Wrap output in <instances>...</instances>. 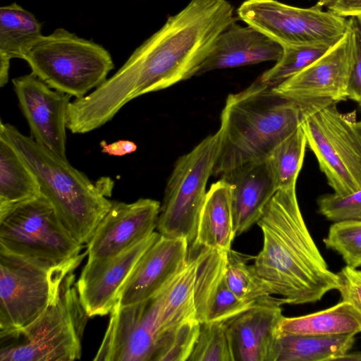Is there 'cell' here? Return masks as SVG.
<instances>
[{
	"instance_id": "20",
	"label": "cell",
	"mask_w": 361,
	"mask_h": 361,
	"mask_svg": "<svg viewBox=\"0 0 361 361\" xmlns=\"http://www.w3.org/2000/svg\"><path fill=\"white\" fill-rule=\"evenodd\" d=\"M283 52L281 45L255 28L242 26L235 20L219 35L196 76L214 70L276 62Z\"/></svg>"
},
{
	"instance_id": "9",
	"label": "cell",
	"mask_w": 361,
	"mask_h": 361,
	"mask_svg": "<svg viewBox=\"0 0 361 361\" xmlns=\"http://www.w3.org/2000/svg\"><path fill=\"white\" fill-rule=\"evenodd\" d=\"M87 254L46 267L0 250V334L26 326L58 296L62 282Z\"/></svg>"
},
{
	"instance_id": "22",
	"label": "cell",
	"mask_w": 361,
	"mask_h": 361,
	"mask_svg": "<svg viewBox=\"0 0 361 361\" xmlns=\"http://www.w3.org/2000/svg\"><path fill=\"white\" fill-rule=\"evenodd\" d=\"M195 274V257H188L183 267L167 286L158 316L159 342L156 361H161L179 327L186 322L196 319Z\"/></svg>"
},
{
	"instance_id": "34",
	"label": "cell",
	"mask_w": 361,
	"mask_h": 361,
	"mask_svg": "<svg viewBox=\"0 0 361 361\" xmlns=\"http://www.w3.org/2000/svg\"><path fill=\"white\" fill-rule=\"evenodd\" d=\"M348 30L352 37V63L348 99L361 103V14L350 17Z\"/></svg>"
},
{
	"instance_id": "39",
	"label": "cell",
	"mask_w": 361,
	"mask_h": 361,
	"mask_svg": "<svg viewBox=\"0 0 361 361\" xmlns=\"http://www.w3.org/2000/svg\"><path fill=\"white\" fill-rule=\"evenodd\" d=\"M335 0H317V3L319 5L322 6H329Z\"/></svg>"
},
{
	"instance_id": "10",
	"label": "cell",
	"mask_w": 361,
	"mask_h": 361,
	"mask_svg": "<svg viewBox=\"0 0 361 361\" xmlns=\"http://www.w3.org/2000/svg\"><path fill=\"white\" fill-rule=\"evenodd\" d=\"M220 133L203 139L176 161L168 180L157 228L160 235L194 241L209 178L218 155Z\"/></svg>"
},
{
	"instance_id": "33",
	"label": "cell",
	"mask_w": 361,
	"mask_h": 361,
	"mask_svg": "<svg viewBox=\"0 0 361 361\" xmlns=\"http://www.w3.org/2000/svg\"><path fill=\"white\" fill-rule=\"evenodd\" d=\"M318 212L334 222L361 220V190L348 193L320 195Z\"/></svg>"
},
{
	"instance_id": "3",
	"label": "cell",
	"mask_w": 361,
	"mask_h": 361,
	"mask_svg": "<svg viewBox=\"0 0 361 361\" xmlns=\"http://www.w3.org/2000/svg\"><path fill=\"white\" fill-rule=\"evenodd\" d=\"M300 106L259 79L230 94L221 114L220 142L212 174L219 178L265 162L301 121Z\"/></svg>"
},
{
	"instance_id": "28",
	"label": "cell",
	"mask_w": 361,
	"mask_h": 361,
	"mask_svg": "<svg viewBox=\"0 0 361 361\" xmlns=\"http://www.w3.org/2000/svg\"><path fill=\"white\" fill-rule=\"evenodd\" d=\"M306 147V137L300 126L271 152L266 164L277 190L296 185Z\"/></svg>"
},
{
	"instance_id": "7",
	"label": "cell",
	"mask_w": 361,
	"mask_h": 361,
	"mask_svg": "<svg viewBox=\"0 0 361 361\" xmlns=\"http://www.w3.org/2000/svg\"><path fill=\"white\" fill-rule=\"evenodd\" d=\"M82 247L42 193L0 210V250L54 267L78 258Z\"/></svg>"
},
{
	"instance_id": "38",
	"label": "cell",
	"mask_w": 361,
	"mask_h": 361,
	"mask_svg": "<svg viewBox=\"0 0 361 361\" xmlns=\"http://www.w3.org/2000/svg\"><path fill=\"white\" fill-rule=\"evenodd\" d=\"M338 361H361V351L348 353L341 357Z\"/></svg>"
},
{
	"instance_id": "31",
	"label": "cell",
	"mask_w": 361,
	"mask_h": 361,
	"mask_svg": "<svg viewBox=\"0 0 361 361\" xmlns=\"http://www.w3.org/2000/svg\"><path fill=\"white\" fill-rule=\"evenodd\" d=\"M187 361H233L223 322H204Z\"/></svg>"
},
{
	"instance_id": "21",
	"label": "cell",
	"mask_w": 361,
	"mask_h": 361,
	"mask_svg": "<svg viewBox=\"0 0 361 361\" xmlns=\"http://www.w3.org/2000/svg\"><path fill=\"white\" fill-rule=\"evenodd\" d=\"M221 178L232 186L233 226L237 236L258 221L278 190L266 161L240 167Z\"/></svg>"
},
{
	"instance_id": "15",
	"label": "cell",
	"mask_w": 361,
	"mask_h": 361,
	"mask_svg": "<svg viewBox=\"0 0 361 361\" xmlns=\"http://www.w3.org/2000/svg\"><path fill=\"white\" fill-rule=\"evenodd\" d=\"M160 207L159 202L149 198L113 201L87 243V259L117 255L149 237L157 228Z\"/></svg>"
},
{
	"instance_id": "26",
	"label": "cell",
	"mask_w": 361,
	"mask_h": 361,
	"mask_svg": "<svg viewBox=\"0 0 361 361\" xmlns=\"http://www.w3.org/2000/svg\"><path fill=\"white\" fill-rule=\"evenodd\" d=\"M277 331L307 336L356 335L361 332V314L350 303L341 300L312 314L295 317L283 316Z\"/></svg>"
},
{
	"instance_id": "6",
	"label": "cell",
	"mask_w": 361,
	"mask_h": 361,
	"mask_svg": "<svg viewBox=\"0 0 361 361\" xmlns=\"http://www.w3.org/2000/svg\"><path fill=\"white\" fill-rule=\"evenodd\" d=\"M23 59L31 73L50 87L75 99L105 82L114 67L104 47L64 28L42 35L28 47Z\"/></svg>"
},
{
	"instance_id": "17",
	"label": "cell",
	"mask_w": 361,
	"mask_h": 361,
	"mask_svg": "<svg viewBox=\"0 0 361 361\" xmlns=\"http://www.w3.org/2000/svg\"><path fill=\"white\" fill-rule=\"evenodd\" d=\"M188 245L185 238L160 235L140 257L120 288L116 305L135 304L159 292L185 265Z\"/></svg>"
},
{
	"instance_id": "25",
	"label": "cell",
	"mask_w": 361,
	"mask_h": 361,
	"mask_svg": "<svg viewBox=\"0 0 361 361\" xmlns=\"http://www.w3.org/2000/svg\"><path fill=\"white\" fill-rule=\"evenodd\" d=\"M42 25L35 16L16 3L0 8V87L8 80L10 61L24 55L42 35Z\"/></svg>"
},
{
	"instance_id": "12",
	"label": "cell",
	"mask_w": 361,
	"mask_h": 361,
	"mask_svg": "<svg viewBox=\"0 0 361 361\" xmlns=\"http://www.w3.org/2000/svg\"><path fill=\"white\" fill-rule=\"evenodd\" d=\"M351 63L352 37L348 30L324 55L272 88L297 104L301 112L317 110L348 99Z\"/></svg>"
},
{
	"instance_id": "27",
	"label": "cell",
	"mask_w": 361,
	"mask_h": 361,
	"mask_svg": "<svg viewBox=\"0 0 361 361\" xmlns=\"http://www.w3.org/2000/svg\"><path fill=\"white\" fill-rule=\"evenodd\" d=\"M38 180L14 147L0 135V210L37 197Z\"/></svg>"
},
{
	"instance_id": "16",
	"label": "cell",
	"mask_w": 361,
	"mask_h": 361,
	"mask_svg": "<svg viewBox=\"0 0 361 361\" xmlns=\"http://www.w3.org/2000/svg\"><path fill=\"white\" fill-rule=\"evenodd\" d=\"M159 232L110 257L87 259L75 282L80 302L89 317L104 316L117 304L118 292L145 252L158 239Z\"/></svg>"
},
{
	"instance_id": "23",
	"label": "cell",
	"mask_w": 361,
	"mask_h": 361,
	"mask_svg": "<svg viewBox=\"0 0 361 361\" xmlns=\"http://www.w3.org/2000/svg\"><path fill=\"white\" fill-rule=\"evenodd\" d=\"M231 184L224 179L214 183L207 192L193 246L228 252L235 237L231 211Z\"/></svg>"
},
{
	"instance_id": "40",
	"label": "cell",
	"mask_w": 361,
	"mask_h": 361,
	"mask_svg": "<svg viewBox=\"0 0 361 361\" xmlns=\"http://www.w3.org/2000/svg\"><path fill=\"white\" fill-rule=\"evenodd\" d=\"M358 105H359L360 109V110H361V103H360V104H359Z\"/></svg>"
},
{
	"instance_id": "19",
	"label": "cell",
	"mask_w": 361,
	"mask_h": 361,
	"mask_svg": "<svg viewBox=\"0 0 361 361\" xmlns=\"http://www.w3.org/2000/svg\"><path fill=\"white\" fill-rule=\"evenodd\" d=\"M279 299L259 301L222 322L233 361H269L277 326L283 317Z\"/></svg>"
},
{
	"instance_id": "5",
	"label": "cell",
	"mask_w": 361,
	"mask_h": 361,
	"mask_svg": "<svg viewBox=\"0 0 361 361\" xmlns=\"http://www.w3.org/2000/svg\"><path fill=\"white\" fill-rule=\"evenodd\" d=\"M75 274L64 278L56 298L32 322L0 334V361H72L81 357L87 318Z\"/></svg>"
},
{
	"instance_id": "32",
	"label": "cell",
	"mask_w": 361,
	"mask_h": 361,
	"mask_svg": "<svg viewBox=\"0 0 361 361\" xmlns=\"http://www.w3.org/2000/svg\"><path fill=\"white\" fill-rule=\"evenodd\" d=\"M324 243L337 252L346 265L361 267V220L334 222Z\"/></svg>"
},
{
	"instance_id": "24",
	"label": "cell",
	"mask_w": 361,
	"mask_h": 361,
	"mask_svg": "<svg viewBox=\"0 0 361 361\" xmlns=\"http://www.w3.org/2000/svg\"><path fill=\"white\" fill-rule=\"evenodd\" d=\"M355 336H307L276 331L269 361H338L352 348Z\"/></svg>"
},
{
	"instance_id": "36",
	"label": "cell",
	"mask_w": 361,
	"mask_h": 361,
	"mask_svg": "<svg viewBox=\"0 0 361 361\" xmlns=\"http://www.w3.org/2000/svg\"><path fill=\"white\" fill-rule=\"evenodd\" d=\"M329 10L343 17L361 14V0H335Z\"/></svg>"
},
{
	"instance_id": "4",
	"label": "cell",
	"mask_w": 361,
	"mask_h": 361,
	"mask_svg": "<svg viewBox=\"0 0 361 361\" xmlns=\"http://www.w3.org/2000/svg\"><path fill=\"white\" fill-rule=\"evenodd\" d=\"M0 135L18 152L36 176L64 228L80 244L87 243L112 202L111 189L99 186L84 173L16 127L0 122Z\"/></svg>"
},
{
	"instance_id": "14",
	"label": "cell",
	"mask_w": 361,
	"mask_h": 361,
	"mask_svg": "<svg viewBox=\"0 0 361 361\" xmlns=\"http://www.w3.org/2000/svg\"><path fill=\"white\" fill-rule=\"evenodd\" d=\"M12 82L31 137L67 159L66 129L71 96L52 89L32 73L15 78Z\"/></svg>"
},
{
	"instance_id": "18",
	"label": "cell",
	"mask_w": 361,
	"mask_h": 361,
	"mask_svg": "<svg viewBox=\"0 0 361 361\" xmlns=\"http://www.w3.org/2000/svg\"><path fill=\"white\" fill-rule=\"evenodd\" d=\"M226 255L227 252L203 247L195 256L194 300L196 319L200 324L224 322L256 303L240 299L227 286Z\"/></svg>"
},
{
	"instance_id": "8",
	"label": "cell",
	"mask_w": 361,
	"mask_h": 361,
	"mask_svg": "<svg viewBox=\"0 0 361 361\" xmlns=\"http://www.w3.org/2000/svg\"><path fill=\"white\" fill-rule=\"evenodd\" d=\"M301 114L307 146L334 192L361 190V119L356 111L342 113L334 104Z\"/></svg>"
},
{
	"instance_id": "11",
	"label": "cell",
	"mask_w": 361,
	"mask_h": 361,
	"mask_svg": "<svg viewBox=\"0 0 361 361\" xmlns=\"http://www.w3.org/2000/svg\"><path fill=\"white\" fill-rule=\"evenodd\" d=\"M317 4L300 8L277 0H245L237 8L240 20L280 45L333 47L348 30V20Z\"/></svg>"
},
{
	"instance_id": "1",
	"label": "cell",
	"mask_w": 361,
	"mask_h": 361,
	"mask_svg": "<svg viewBox=\"0 0 361 361\" xmlns=\"http://www.w3.org/2000/svg\"><path fill=\"white\" fill-rule=\"evenodd\" d=\"M227 0H190L130 56L113 76L71 102L69 116L82 133L109 121L128 102L196 74L219 35L235 18Z\"/></svg>"
},
{
	"instance_id": "30",
	"label": "cell",
	"mask_w": 361,
	"mask_h": 361,
	"mask_svg": "<svg viewBox=\"0 0 361 361\" xmlns=\"http://www.w3.org/2000/svg\"><path fill=\"white\" fill-rule=\"evenodd\" d=\"M224 279L231 291L244 301L255 303L272 298L252 266L247 265L245 259L231 249L227 252Z\"/></svg>"
},
{
	"instance_id": "2",
	"label": "cell",
	"mask_w": 361,
	"mask_h": 361,
	"mask_svg": "<svg viewBox=\"0 0 361 361\" xmlns=\"http://www.w3.org/2000/svg\"><path fill=\"white\" fill-rule=\"evenodd\" d=\"M295 188L278 190L257 222L264 241L252 268L281 305L317 302L339 285L306 226Z\"/></svg>"
},
{
	"instance_id": "13",
	"label": "cell",
	"mask_w": 361,
	"mask_h": 361,
	"mask_svg": "<svg viewBox=\"0 0 361 361\" xmlns=\"http://www.w3.org/2000/svg\"><path fill=\"white\" fill-rule=\"evenodd\" d=\"M169 283L147 300L114 307L94 360L156 361L158 316Z\"/></svg>"
},
{
	"instance_id": "37",
	"label": "cell",
	"mask_w": 361,
	"mask_h": 361,
	"mask_svg": "<svg viewBox=\"0 0 361 361\" xmlns=\"http://www.w3.org/2000/svg\"><path fill=\"white\" fill-rule=\"evenodd\" d=\"M102 152L113 156H123L135 152L137 146L135 142L129 140H118L110 144L101 142Z\"/></svg>"
},
{
	"instance_id": "29",
	"label": "cell",
	"mask_w": 361,
	"mask_h": 361,
	"mask_svg": "<svg viewBox=\"0 0 361 361\" xmlns=\"http://www.w3.org/2000/svg\"><path fill=\"white\" fill-rule=\"evenodd\" d=\"M331 47L326 45L283 47L281 57L258 79L274 87L305 69Z\"/></svg>"
},
{
	"instance_id": "35",
	"label": "cell",
	"mask_w": 361,
	"mask_h": 361,
	"mask_svg": "<svg viewBox=\"0 0 361 361\" xmlns=\"http://www.w3.org/2000/svg\"><path fill=\"white\" fill-rule=\"evenodd\" d=\"M338 290L343 301L353 305L361 314V270L346 265L337 273Z\"/></svg>"
}]
</instances>
